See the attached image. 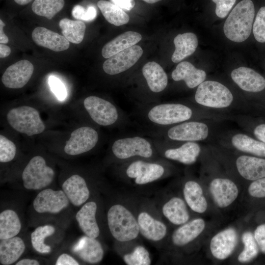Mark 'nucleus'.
I'll list each match as a JSON object with an SVG mask.
<instances>
[{
    "label": "nucleus",
    "instance_id": "obj_1",
    "mask_svg": "<svg viewBox=\"0 0 265 265\" xmlns=\"http://www.w3.org/2000/svg\"><path fill=\"white\" fill-rule=\"evenodd\" d=\"M139 109L143 121L154 130L187 121L193 115L191 108L182 104L154 103L139 106Z\"/></svg>",
    "mask_w": 265,
    "mask_h": 265
},
{
    "label": "nucleus",
    "instance_id": "obj_2",
    "mask_svg": "<svg viewBox=\"0 0 265 265\" xmlns=\"http://www.w3.org/2000/svg\"><path fill=\"white\" fill-rule=\"evenodd\" d=\"M255 7L251 0H242L231 11L223 26L226 37L233 42H241L249 36L253 27Z\"/></svg>",
    "mask_w": 265,
    "mask_h": 265
},
{
    "label": "nucleus",
    "instance_id": "obj_3",
    "mask_svg": "<svg viewBox=\"0 0 265 265\" xmlns=\"http://www.w3.org/2000/svg\"><path fill=\"white\" fill-rule=\"evenodd\" d=\"M112 156L120 161L134 158L151 159L158 152L152 139L140 135L121 136L116 139L111 147Z\"/></svg>",
    "mask_w": 265,
    "mask_h": 265
},
{
    "label": "nucleus",
    "instance_id": "obj_4",
    "mask_svg": "<svg viewBox=\"0 0 265 265\" xmlns=\"http://www.w3.org/2000/svg\"><path fill=\"white\" fill-rule=\"evenodd\" d=\"M107 221L113 237L120 242L136 238L140 232L137 222L133 214L121 204H115L109 209Z\"/></svg>",
    "mask_w": 265,
    "mask_h": 265
},
{
    "label": "nucleus",
    "instance_id": "obj_5",
    "mask_svg": "<svg viewBox=\"0 0 265 265\" xmlns=\"http://www.w3.org/2000/svg\"><path fill=\"white\" fill-rule=\"evenodd\" d=\"M84 107L91 120L97 124L107 127L127 121L124 113L111 102L96 96L86 97L83 101Z\"/></svg>",
    "mask_w": 265,
    "mask_h": 265
},
{
    "label": "nucleus",
    "instance_id": "obj_6",
    "mask_svg": "<svg viewBox=\"0 0 265 265\" xmlns=\"http://www.w3.org/2000/svg\"><path fill=\"white\" fill-rule=\"evenodd\" d=\"M154 138H164L179 142H195L205 139L208 136L207 125L197 121H186L168 128L151 130L147 132Z\"/></svg>",
    "mask_w": 265,
    "mask_h": 265
},
{
    "label": "nucleus",
    "instance_id": "obj_7",
    "mask_svg": "<svg viewBox=\"0 0 265 265\" xmlns=\"http://www.w3.org/2000/svg\"><path fill=\"white\" fill-rule=\"evenodd\" d=\"M6 119L14 130L29 136L43 132L46 128L38 111L28 106L10 109L7 113Z\"/></svg>",
    "mask_w": 265,
    "mask_h": 265
},
{
    "label": "nucleus",
    "instance_id": "obj_8",
    "mask_svg": "<svg viewBox=\"0 0 265 265\" xmlns=\"http://www.w3.org/2000/svg\"><path fill=\"white\" fill-rule=\"evenodd\" d=\"M54 172L40 156L33 157L25 167L22 175L23 186L28 190H40L53 181Z\"/></svg>",
    "mask_w": 265,
    "mask_h": 265
},
{
    "label": "nucleus",
    "instance_id": "obj_9",
    "mask_svg": "<svg viewBox=\"0 0 265 265\" xmlns=\"http://www.w3.org/2000/svg\"><path fill=\"white\" fill-rule=\"evenodd\" d=\"M195 100L199 105L212 108H224L232 103L233 96L230 90L221 83L207 80L198 86Z\"/></svg>",
    "mask_w": 265,
    "mask_h": 265
},
{
    "label": "nucleus",
    "instance_id": "obj_10",
    "mask_svg": "<svg viewBox=\"0 0 265 265\" xmlns=\"http://www.w3.org/2000/svg\"><path fill=\"white\" fill-rule=\"evenodd\" d=\"M140 159L128 163L124 170L125 175L139 185H146L161 178L165 169L159 162Z\"/></svg>",
    "mask_w": 265,
    "mask_h": 265
},
{
    "label": "nucleus",
    "instance_id": "obj_11",
    "mask_svg": "<svg viewBox=\"0 0 265 265\" xmlns=\"http://www.w3.org/2000/svg\"><path fill=\"white\" fill-rule=\"evenodd\" d=\"M99 136L97 131L89 126L79 128L72 132L64 148L65 153L79 155L92 150L97 144Z\"/></svg>",
    "mask_w": 265,
    "mask_h": 265
},
{
    "label": "nucleus",
    "instance_id": "obj_12",
    "mask_svg": "<svg viewBox=\"0 0 265 265\" xmlns=\"http://www.w3.org/2000/svg\"><path fill=\"white\" fill-rule=\"evenodd\" d=\"M69 200L62 190L44 189L38 193L33 202L34 210L38 213H58L69 205Z\"/></svg>",
    "mask_w": 265,
    "mask_h": 265
},
{
    "label": "nucleus",
    "instance_id": "obj_13",
    "mask_svg": "<svg viewBox=\"0 0 265 265\" xmlns=\"http://www.w3.org/2000/svg\"><path fill=\"white\" fill-rule=\"evenodd\" d=\"M142 54L141 47L133 45L107 58L103 63V70L111 76L122 73L133 66Z\"/></svg>",
    "mask_w": 265,
    "mask_h": 265
},
{
    "label": "nucleus",
    "instance_id": "obj_14",
    "mask_svg": "<svg viewBox=\"0 0 265 265\" xmlns=\"http://www.w3.org/2000/svg\"><path fill=\"white\" fill-rule=\"evenodd\" d=\"M152 140L158 153L167 159L185 164L194 163L201 152L200 146L195 142H185L178 147L166 148L155 138Z\"/></svg>",
    "mask_w": 265,
    "mask_h": 265
},
{
    "label": "nucleus",
    "instance_id": "obj_15",
    "mask_svg": "<svg viewBox=\"0 0 265 265\" xmlns=\"http://www.w3.org/2000/svg\"><path fill=\"white\" fill-rule=\"evenodd\" d=\"M33 71L34 66L29 61L20 60L6 69L1 77L2 82L8 88H21L28 82Z\"/></svg>",
    "mask_w": 265,
    "mask_h": 265
},
{
    "label": "nucleus",
    "instance_id": "obj_16",
    "mask_svg": "<svg viewBox=\"0 0 265 265\" xmlns=\"http://www.w3.org/2000/svg\"><path fill=\"white\" fill-rule=\"evenodd\" d=\"M210 190L215 203L220 208L231 204L238 193L236 185L232 181L224 178L213 179L210 183Z\"/></svg>",
    "mask_w": 265,
    "mask_h": 265
},
{
    "label": "nucleus",
    "instance_id": "obj_17",
    "mask_svg": "<svg viewBox=\"0 0 265 265\" xmlns=\"http://www.w3.org/2000/svg\"><path fill=\"white\" fill-rule=\"evenodd\" d=\"M238 241L236 230L225 229L215 235L211 239L210 249L212 255L218 260H224L233 252Z\"/></svg>",
    "mask_w": 265,
    "mask_h": 265
},
{
    "label": "nucleus",
    "instance_id": "obj_18",
    "mask_svg": "<svg viewBox=\"0 0 265 265\" xmlns=\"http://www.w3.org/2000/svg\"><path fill=\"white\" fill-rule=\"evenodd\" d=\"M231 76L233 81L242 90L258 92L265 88V79L251 68L240 67L232 71Z\"/></svg>",
    "mask_w": 265,
    "mask_h": 265
},
{
    "label": "nucleus",
    "instance_id": "obj_19",
    "mask_svg": "<svg viewBox=\"0 0 265 265\" xmlns=\"http://www.w3.org/2000/svg\"><path fill=\"white\" fill-rule=\"evenodd\" d=\"M72 250L81 260L91 264L100 263L104 255L103 248L99 241L86 236L82 237Z\"/></svg>",
    "mask_w": 265,
    "mask_h": 265
},
{
    "label": "nucleus",
    "instance_id": "obj_20",
    "mask_svg": "<svg viewBox=\"0 0 265 265\" xmlns=\"http://www.w3.org/2000/svg\"><path fill=\"white\" fill-rule=\"evenodd\" d=\"M62 189L69 201L76 207L84 204L90 196V191L85 179L78 174L67 178L62 184Z\"/></svg>",
    "mask_w": 265,
    "mask_h": 265
},
{
    "label": "nucleus",
    "instance_id": "obj_21",
    "mask_svg": "<svg viewBox=\"0 0 265 265\" xmlns=\"http://www.w3.org/2000/svg\"><path fill=\"white\" fill-rule=\"evenodd\" d=\"M32 38L37 45L54 52L67 50L69 41L63 36L44 27H37L32 32Z\"/></svg>",
    "mask_w": 265,
    "mask_h": 265
},
{
    "label": "nucleus",
    "instance_id": "obj_22",
    "mask_svg": "<svg viewBox=\"0 0 265 265\" xmlns=\"http://www.w3.org/2000/svg\"><path fill=\"white\" fill-rule=\"evenodd\" d=\"M97 204L90 201L84 204L76 214V219L82 232L86 236L96 238L100 229L96 218Z\"/></svg>",
    "mask_w": 265,
    "mask_h": 265
},
{
    "label": "nucleus",
    "instance_id": "obj_23",
    "mask_svg": "<svg viewBox=\"0 0 265 265\" xmlns=\"http://www.w3.org/2000/svg\"><path fill=\"white\" fill-rule=\"evenodd\" d=\"M142 74L151 93L159 94L167 87L168 77L163 68L155 61L146 63L142 67Z\"/></svg>",
    "mask_w": 265,
    "mask_h": 265
},
{
    "label": "nucleus",
    "instance_id": "obj_24",
    "mask_svg": "<svg viewBox=\"0 0 265 265\" xmlns=\"http://www.w3.org/2000/svg\"><path fill=\"white\" fill-rule=\"evenodd\" d=\"M137 222L141 234L146 239L159 241L164 238L167 227L161 221L154 218L149 213L142 212L137 217Z\"/></svg>",
    "mask_w": 265,
    "mask_h": 265
},
{
    "label": "nucleus",
    "instance_id": "obj_25",
    "mask_svg": "<svg viewBox=\"0 0 265 265\" xmlns=\"http://www.w3.org/2000/svg\"><path fill=\"white\" fill-rule=\"evenodd\" d=\"M171 77L176 81L184 80L188 88H193L204 81L206 73L189 62L182 61L173 71Z\"/></svg>",
    "mask_w": 265,
    "mask_h": 265
},
{
    "label": "nucleus",
    "instance_id": "obj_26",
    "mask_svg": "<svg viewBox=\"0 0 265 265\" xmlns=\"http://www.w3.org/2000/svg\"><path fill=\"white\" fill-rule=\"evenodd\" d=\"M239 174L245 179L255 181L265 177V159L241 156L236 160Z\"/></svg>",
    "mask_w": 265,
    "mask_h": 265
},
{
    "label": "nucleus",
    "instance_id": "obj_27",
    "mask_svg": "<svg viewBox=\"0 0 265 265\" xmlns=\"http://www.w3.org/2000/svg\"><path fill=\"white\" fill-rule=\"evenodd\" d=\"M141 39V35L136 32L129 31L123 33L104 46L102 50V56L105 58H108L136 45Z\"/></svg>",
    "mask_w": 265,
    "mask_h": 265
},
{
    "label": "nucleus",
    "instance_id": "obj_28",
    "mask_svg": "<svg viewBox=\"0 0 265 265\" xmlns=\"http://www.w3.org/2000/svg\"><path fill=\"white\" fill-rule=\"evenodd\" d=\"M205 223L202 218H196L186 222L177 229L172 235L174 244L182 246L196 238L205 228Z\"/></svg>",
    "mask_w": 265,
    "mask_h": 265
},
{
    "label": "nucleus",
    "instance_id": "obj_29",
    "mask_svg": "<svg viewBox=\"0 0 265 265\" xmlns=\"http://www.w3.org/2000/svg\"><path fill=\"white\" fill-rule=\"evenodd\" d=\"M26 245L23 240L19 237L0 239V263L10 265L15 263L24 252Z\"/></svg>",
    "mask_w": 265,
    "mask_h": 265
},
{
    "label": "nucleus",
    "instance_id": "obj_30",
    "mask_svg": "<svg viewBox=\"0 0 265 265\" xmlns=\"http://www.w3.org/2000/svg\"><path fill=\"white\" fill-rule=\"evenodd\" d=\"M175 50L171 56L174 63H178L191 55L198 46L196 35L192 32L179 34L174 39Z\"/></svg>",
    "mask_w": 265,
    "mask_h": 265
},
{
    "label": "nucleus",
    "instance_id": "obj_31",
    "mask_svg": "<svg viewBox=\"0 0 265 265\" xmlns=\"http://www.w3.org/2000/svg\"><path fill=\"white\" fill-rule=\"evenodd\" d=\"M163 215L172 224L182 225L186 223L189 215L184 201L174 197L166 202L162 207Z\"/></svg>",
    "mask_w": 265,
    "mask_h": 265
},
{
    "label": "nucleus",
    "instance_id": "obj_32",
    "mask_svg": "<svg viewBox=\"0 0 265 265\" xmlns=\"http://www.w3.org/2000/svg\"><path fill=\"white\" fill-rule=\"evenodd\" d=\"M185 199L190 208L195 212L203 213L207 208V202L201 186L194 181H188L184 186Z\"/></svg>",
    "mask_w": 265,
    "mask_h": 265
},
{
    "label": "nucleus",
    "instance_id": "obj_33",
    "mask_svg": "<svg viewBox=\"0 0 265 265\" xmlns=\"http://www.w3.org/2000/svg\"><path fill=\"white\" fill-rule=\"evenodd\" d=\"M21 222L16 212L6 209L0 213V239L16 236L21 229Z\"/></svg>",
    "mask_w": 265,
    "mask_h": 265
},
{
    "label": "nucleus",
    "instance_id": "obj_34",
    "mask_svg": "<svg viewBox=\"0 0 265 265\" xmlns=\"http://www.w3.org/2000/svg\"><path fill=\"white\" fill-rule=\"evenodd\" d=\"M232 143L236 148L240 151L265 157V143L246 134H235L232 138Z\"/></svg>",
    "mask_w": 265,
    "mask_h": 265
},
{
    "label": "nucleus",
    "instance_id": "obj_35",
    "mask_svg": "<svg viewBox=\"0 0 265 265\" xmlns=\"http://www.w3.org/2000/svg\"><path fill=\"white\" fill-rule=\"evenodd\" d=\"M97 6L106 20L114 26H122L129 21V16L122 8L111 2L100 0Z\"/></svg>",
    "mask_w": 265,
    "mask_h": 265
},
{
    "label": "nucleus",
    "instance_id": "obj_36",
    "mask_svg": "<svg viewBox=\"0 0 265 265\" xmlns=\"http://www.w3.org/2000/svg\"><path fill=\"white\" fill-rule=\"evenodd\" d=\"M59 26L63 36L69 42L80 44L83 40L86 29L83 22L63 18L60 21Z\"/></svg>",
    "mask_w": 265,
    "mask_h": 265
},
{
    "label": "nucleus",
    "instance_id": "obj_37",
    "mask_svg": "<svg viewBox=\"0 0 265 265\" xmlns=\"http://www.w3.org/2000/svg\"><path fill=\"white\" fill-rule=\"evenodd\" d=\"M64 3V0H34L31 8L36 15L51 20L62 10Z\"/></svg>",
    "mask_w": 265,
    "mask_h": 265
},
{
    "label": "nucleus",
    "instance_id": "obj_38",
    "mask_svg": "<svg viewBox=\"0 0 265 265\" xmlns=\"http://www.w3.org/2000/svg\"><path fill=\"white\" fill-rule=\"evenodd\" d=\"M55 232V228L47 224L37 227L31 234V242L35 251L40 253H48L51 251L50 246L45 243V238Z\"/></svg>",
    "mask_w": 265,
    "mask_h": 265
},
{
    "label": "nucleus",
    "instance_id": "obj_39",
    "mask_svg": "<svg viewBox=\"0 0 265 265\" xmlns=\"http://www.w3.org/2000/svg\"><path fill=\"white\" fill-rule=\"evenodd\" d=\"M244 243V249L238 256V261L246 263L255 258L258 254V244L254 236L250 232L244 233L241 237Z\"/></svg>",
    "mask_w": 265,
    "mask_h": 265
},
{
    "label": "nucleus",
    "instance_id": "obj_40",
    "mask_svg": "<svg viewBox=\"0 0 265 265\" xmlns=\"http://www.w3.org/2000/svg\"><path fill=\"white\" fill-rule=\"evenodd\" d=\"M123 259L128 265H149L151 264L149 252L141 245L135 247L132 252L124 255Z\"/></svg>",
    "mask_w": 265,
    "mask_h": 265
},
{
    "label": "nucleus",
    "instance_id": "obj_41",
    "mask_svg": "<svg viewBox=\"0 0 265 265\" xmlns=\"http://www.w3.org/2000/svg\"><path fill=\"white\" fill-rule=\"evenodd\" d=\"M15 144L2 134L0 135V161L8 162L12 160L16 154Z\"/></svg>",
    "mask_w": 265,
    "mask_h": 265
},
{
    "label": "nucleus",
    "instance_id": "obj_42",
    "mask_svg": "<svg viewBox=\"0 0 265 265\" xmlns=\"http://www.w3.org/2000/svg\"><path fill=\"white\" fill-rule=\"evenodd\" d=\"M253 33L259 42H265V6L258 10L253 24Z\"/></svg>",
    "mask_w": 265,
    "mask_h": 265
},
{
    "label": "nucleus",
    "instance_id": "obj_43",
    "mask_svg": "<svg viewBox=\"0 0 265 265\" xmlns=\"http://www.w3.org/2000/svg\"><path fill=\"white\" fill-rule=\"evenodd\" d=\"M72 15L74 18L78 20L90 21L96 17L97 10L92 5L85 8L81 5H76L73 8Z\"/></svg>",
    "mask_w": 265,
    "mask_h": 265
},
{
    "label": "nucleus",
    "instance_id": "obj_44",
    "mask_svg": "<svg viewBox=\"0 0 265 265\" xmlns=\"http://www.w3.org/2000/svg\"><path fill=\"white\" fill-rule=\"evenodd\" d=\"M49 83L52 91L60 101L64 100L67 96V91L65 85L58 78L50 76Z\"/></svg>",
    "mask_w": 265,
    "mask_h": 265
},
{
    "label": "nucleus",
    "instance_id": "obj_45",
    "mask_svg": "<svg viewBox=\"0 0 265 265\" xmlns=\"http://www.w3.org/2000/svg\"><path fill=\"white\" fill-rule=\"evenodd\" d=\"M216 4L215 14L217 17L224 18L231 10L236 0H212Z\"/></svg>",
    "mask_w": 265,
    "mask_h": 265
},
{
    "label": "nucleus",
    "instance_id": "obj_46",
    "mask_svg": "<svg viewBox=\"0 0 265 265\" xmlns=\"http://www.w3.org/2000/svg\"><path fill=\"white\" fill-rule=\"evenodd\" d=\"M248 191L254 197H265V177L253 182L249 186Z\"/></svg>",
    "mask_w": 265,
    "mask_h": 265
},
{
    "label": "nucleus",
    "instance_id": "obj_47",
    "mask_svg": "<svg viewBox=\"0 0 265 265\" xmlns=\"http://www.w3.org/2000/svg\"><path fill=\"white\" fill-rule=\"evenodd\" d=\"M254 237L261 251L265 253V224L257 227Z\"/></svg>",
    "mask_w": 265,
    "mask_h": 265
},
{
    "label": "nucleus",
    "instance_id": "obj_48",
    "mask_svg": "<svg viewBox=\"0 0 265 265\" xmlns=\"http://www.w3.org/2000/svg\"><path fill=\"white\" fill-rule=\"evenodd\" d=\"M56 265H78L79 263L71 255L63 253L57 258Z\"/></svg>",
    "mask_w": 265,
    "mask_h": 265
},
{
    "label": "nucleus",
    "instance_id": "obj_49",
    "mask_svg": "<svg viewBox=\"0 0 265 265\" xmlns=\"http://www.w3.org/2000/svg\"><path fill=\"white\" fill-rule=\"evenodd\" d=\"M113 3L122 9L130 11L135 5L134 0H111Z\"/></svg>",
    "mask_w": 265,
    "mask_h": 265
},
{
    "label": "nucleus",
    "instance_id": "obj_50",
    "mask_svg": "<svg viewBox=\"0 0 265 265\" xmlns=\"http://www.w3.org/2000/svg\"><path fill=\"white\" fill-rule=\"evenodd\" d=\"M254 134L259 140L265 143V124L257 126L254 130Z\"/></svg>",
    "mask_w": 265,
    "mask_h": 265
},
{
    "label": "nucleus",
    "instance_id": "obj_51",
    "mask_svg": "<svg viewBox=\"0 0 265 265\" xmlns=\"http://www.w3.org/2000/svg\"><path fill=\"white\" fill-rule=\"evenodd\" d=\"M5 26L4 22L0 20V42L2 44H6L9 41L8 37L5 34L3 31V27Z\"/></svg>",
    "mask_w": 265,
    "mask_h": 265
},
{
    "label": "nucleus",
    "instance_id": "obj_52",
    "mask_svg": "<svg viewBox=\"0 0 265 265\" xmlns=\"http://www.w3.org/2000/svg\"><path fill=\"white\" fill-rule=\"evenodd\" d=\"M40 264L37 260L31 259H23L15 264L16 265H39Z\"/></svg>",
    "mask_w": 265,
    "mask_h": 265
},
{
    "label": "nucleus",
    "instance_id": "obj_53",
    "mask_svg": "<svg viewBox=\"0 0 265 265\" xmlns=\"http://www.w3.org/2000/svg\"><path fill=\"white\" fill-rule=\"evenodd\" d=\"M11 53V49L8 46L2 43L0 44V57L5 58Z\"/></svg>",
    "mask_w": 265,
    "mask_h": 265
},
{
    "label": "nucleus",
    "instance_id": "obj_54",
    "mask_svg": "<svg viewBox=\"0 0 265 265\" xmlns=\"http://www.w3.org/2000/svg\"><path fill=\"white\" fill-rule=\"evenodd\" d=\"M15 2L19 5H24L27 4L31 2L32 0H14Z\"/></svg>",
    "mask_w": 265,
    "mask_h": 265
},
{
    "label": "nucleus",
    "instance_id": "obj_55",
    "mask_svg": "<svg viewBox=\"0 0 265 265\" xmlns=\"http://www.w3.org/2000/svg\"><path fill=\"white\" fill-rule=\"evenodd\" d=\"M142 0L148 3H154L159 1H160L161 0Z\"/></svg>",
    "mask_w": 265,
    "mask_h": 265
}]
</instances>
